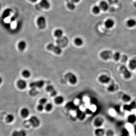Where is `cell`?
Masks as SVG:
<instances>
[{
  "instance_id": "obj_1",
  "label": "cell",
  "mask_w": 136,
  "mask_h": 136,
  "mask_svg": "<svg viewBox=\"0 0 136 136\" xmlns=\"http://www.w3.org/2000/svg\"><path fill=\"white\" fill-rule=\"evenodd\" d=\"M36 24L39 29H44L46 28L47 25L46 18L44 16H40L37 18Z\"/></svg>"
},
{
  "instance_id": "obj_2",
  "label": "cell",
  "mask_w": 136,
  "mask_h": 136,
  "mask_svg": "<svg viewBox=\"0 0 136 136\" xmlns=\"http://www.w3.org/2000/svg\"><path fill=\"white\" fill-rule=\"evenodd\" d=\"M47 49L49 50L52 51L57 54H61L62 52V50L59 46L54 45L53 44H48L47 46Z\"/></svg>"
},
{
  "instance_id": "obj_3",
  "label": "cell",
  "mask_w": 136,
  "mask_h": 136,
  "mask_svg": "<svg viewBox=\"0 0 136 136\" xmlns=\"http://www.w3.org/2000/svg\"><path fill=\"white\" fill-rule=\"evenodd\" d=\"M65 79L68 80V81L72 84L75 85L77 83V78L74 74L72 73L68 72L65 75Z\"/></svg>"
},
{
  "instance_id": "obj_4",
  "label": "cell",
  "mask_w": 136,
  "mask_h": 136,
  "mask_svg": "<svg viewBox=\"0 0 136 136\" xmlns=\"http://www.w3.org/2000/svg\"><path fill=\"white\" fill-rule=\"evenodd\" d=\"M100 56L102 59L107 60L109 59L113 58V54L110 51L105 50L101 52Z\"/></svg>"
},
{
  "instance_id": "obj_5",
  "label": "cell",
  "mask_w": 136,
  "mask_h": 136,
  "mask_svg": "<svg viewBox=\"0 0 136 136\" xmlns=\"http://www.w3.org/2000/svg\"><path fill=\"white\" fill-rule=\"evenodd\" d=\"M45 83V81L43 80H39L31 82L29 84V86L31 88H41L44 86Z\"/></svg>"
},
{
  "instance_id": "obj_6",
  "label": "cell",
  "mask_w": 136,
  "mask_h": 136,
  "mask_svg": "<svg viewBox=\"0 0 136 136\" xmlns=\"http://www.w3.org/2000/svg\"><path fill=\"white\" fill-rule=\"evenodd\" d=\"M28 121L30 124L34 127H38L40 124V121L39 118L35 116H32L29 119Z\"/></svg>"
},
{
  "instance_id": "obj_7",
  "label": "cell",
  "mask_w": 136,
  "mask_h": 136,
  "mask_svg": "<svg viewBox=\"0 0 136 136\" xmlns=\"http://www.w3.org/2000/svg\"><path fill=\"white\" fill-rule=\"evenodd\" d=\"M120 70L125 78L129 79L131 77V73L124 65L121 66L120 67Z\"/></svg>"
},
{
  "instance_id": "obj_8",
  "label": "cell",
  "mask_w": 136,
  "mask_h": 136,
  "mask_svg": "<svg viewBox=\"0 0 136 136\" xmlns=\"http://www.w3.org/2000/svg\"><path fill=\"white\" fill-rule=\"evenodd\" d=\"M39 5L41 8L47 10L50 7V4L48 0H41L39 3Z\"/></svg>"
},
{
  "instance_id": "obj_9",
  "label": "cell",
  "mask_w": 136,
  "mask_h": 136,
  "mask_svg": "<svg viewBox=\"0 0 136 136\" xmlns=\"http://www.w3.org/2000/svg\"><path fill=\"white\" fill-rule=\"evenodd\" d=\"M16 85L18 88L21 90H24L27 87V83L25 80L20 79L17 82Z\"/></svg>"
},
{
  "instance_id": "obj_10",
  "label": "cell",
  "mask_w": 136,
  "mask_h": 136,
  "mask_svg": "<svg viewBox=\"0 0 136 136\" xmlns=\"http://www.w3.org/2000/svg\"><path fill=\"white\" fill-rule=\"evenodd\" d=\"M110 78L106 75H101L98 78L99 81L103 84H107L110 81Z\"/></svg>"
},
{
  "instance_id": "obj_11",
  "label": "cell",
  "mask_w": 136,
  "mask_h": 136,
  "mask_svg": "<svg viewBox=\"0 0 136 136\" xmlns=\"http://www.w3.org/2000/svg\"><path fill=\"white\" fill-rule=\"evenodd\" d=\"M46 90L47 92L50 93V95L52 97H55L57 94V91L55 90L54 87L52 85H48L46 88Z\"/></svg>"
},
{
  "instance_id": "obj_12",
  "label": "cell",
  "mask_w": 136,
  "mask_h": 136,
  "mask_svg": "<svg viewBox=\"0 0 136 136\" xmlns=\"http://www.w3.org/2000/svg\"><path fill=\"white\" fill-rule=\"evenodd\" d=\"M19 50L20 51H23L27 47V43L24 40H22L19 42L18 45Z\"/></svg>"
},
{
  "instance_id": "obj_13",
  "label": "cell",
  "mask_w": 136,
  "mask_h": 136,
  "mask_svg": "<svg viewBox=\"0 0 136 136\" xmlns=\"http://www.w3.org/2000/svg\"><path fill=\"white\" fill-rule=\"evenodd\" d=\"M99 6L101 10H103L104 11H107L109 7V5L107 2L104 0L101 1L100 2Z\"/></svg>"
},
{
  "instance_id": "obj_14",
  "label": "cell",
  "mask_w": 136,
  "mask_h": 136,
  "mask_svg": "<svg viewBox=\"0 0 136 136\" xmlns=\"http://www.w3.org/2000/svg\"><path fill=\"white\" fill-rule=\"evenodd\" d=\"M104 24L106 27L108 29H110L114 26L115 22L111 19H109L105 21Z\"/></svg>"
},
{
  "instance_id": "obj_15",
  "label": "cell",
  "mask_w": 136,
  "mask_h": 136,
  "mask_svg": "<svg viewBox=\"0 0 136 136\" xmlns=\"http://www.w3.org/2000/svg\"><path fill=\"white\" fill-rule=\"evenodd\" d=\"M27 133L25 131H15L12 133V136H26Z\"/></svg>"
},
{
  "instance_id": "obj_16",
  "label": "cell",
  "mask_w": 136,
  "mask_h": 136,
  "mask_svg": "<svg viewBox=\"0 0 136 136\" xmlns=\"http://www.w3.org/2000/svg\"><path fill=\"white\" fill-rule=\"evenodd\" d=\"M29 113V110L27 108H23L20 111V114L23 118H26L28 117Z\"/></svg>"
},
{
  "instance_id": "obj_17",
  "label": "cell",
  "mask_w": 136,
  "mask_h": 136,
  "mask_svg": "<svg viewBox=\"0 0 136 136\" xmlns=\"http://www.w3.org/2000/svg\"><path fill=\"white\" fill-rule=\"evenodd\" d=\"M126 24L129 27H133L136 25V20L133 19H130L127 21Z\"/></svg>"
},
{
  "instance_id": "obj_18",
  "label": "cell",
  "mask_w": 136,
  "mask_h": 136,
  "mask_svg": "<svg viewBox=\"0 0 136 136\" xmlns=\"http://www.w3.org/2000/svg\"><path fill=\"white\" fill-rule=\"evenodd\" d=\"M63 31L61 29H57L54 31V35L58 38H61L63 35Z\"/></svg>"
},
{
  "instance_id": "obj_19",
  "label": "cell",
  "mask_w": 136,
  "mask_h": 136,
  "mask_svg": "<svg viewBox=\"0 0 136 136\" xmlns=\"http://www.w3.org/2000/svg\"><path fill=\"white\" fill-rule=\"evenodd\" d=\"M104 120L103 119L100 117L97 118L94 121V125L97 127L101 126L103 124Z\"/></svg>"
},
{
  "instance_id": "obj_20",
  "label": "cell",
  "mask_w": 136,
  "mask_h": 136,
  "mask_svg": "<svg viewBox=\"0 0 136 136\" xmlns=\"http://www.w3.org/2000/svg\"><path fill=\"white\" fill-rule=\"evenodd\" d=\"M64 101V98L63 97L59 96L55 97L54 101L55 103L57 104H62Z\"/></svg>"
},
{
  "instance_id": "obj_21",
  "label": "cell",
  "mask_w": 136,
  "mask_h": 136,
  "mask_svg": "<svg viewBox=\"0 0 136 136\" xmlns=\"http://www.w3.org/2000/svg\"><path fill=\"white\" fill-rule=\"evenodd\" d=\"M74 43L76 46H80L83 44V41L81 38L79 37H77L75 38L74 41Z\"/></svg>"
},
{
  "instance_id": "obj_22",
  "label": "cell",
  "mask_w": 136,
  "mask_h": 136,
  "mask_svg": "<svg viewBox=\"0 0 136 136\" xmlns=\"http://www.w3.org/2000/svg\"><path fill=\"white\" fill-rule=\"evenodd\" d=\"M22 75L25 78H29L30 77L31 73L29 70L25 69L22 71Z\"/></svg>"
},
{
  "instance_id": "obj_23",
  "label": "cell",
  "mask_w": 136,
  "mask_h": 136,
  "mask_svg": "<svg viewBox=\"0 0 136 136\" xmlns=\"http://www.w3.org/2000/svg\"><path fill=\"white\" fill-rule=\"evenodd\" d=\"M129 67L131 69L134 70L136 68V60L132 59L129 62Z\"/></svg>"
},
{
  "instance_id": "obj_24",
  "label": "cell",
  "mask_w": 136,
  "mask_h": 136,
  "mask_svg": "<svg viewBox=\"0 0 136 136\" xmlns=\"http://www.w3.org/2000/svg\"><path fill=\"white\" fill-rule=\"evenodd\" d=\"M95 134L97 136H103L104 134V131L102 129H97L95 131Z\"/></svg>"
},
{
  "instance_id": "obj_25",
  "label": "cell",
  "mask_w": 136,
  "mask_h": 136,
  "mask_svg": "<svg viewBox=\"0 0 136 136\" xmlns=\"http://www.w3.org/2000/svg\"><path fill=\"white\" fill-rule=\"evenodd\" d=\"M92 10L93 13L95 14H98L100 13L101 9L99 6L95 5L94 7H93Z\"/></svg>"
},
{
  "instance_id": "obj_26",
  "label": "cell",
  "mask_w": 136,
  "mask_h": 136,
  "mask_svg": "<svg viewBox=\"0 0 136 136\" xmlns=\"http://www.w3.org/2000/svg\"><path fill=\"white\" fill-rule=\"evenodd\" d=\"M14 119H15V117L12 114H9L6 117V121L8 123H10L13 121Z\"/></svg>"
},
{
  "instance_id": "obj_27",
  "label": "cell",
  "mask_w": 136,
  "mask_h": 136,
  "mask_svg": "<svg viewBox=\"0 0 136 136\" xmlns=\"http://www.w3.org/2000/svg\"><path fill=\"white\" fill-rule=\"evenodd\" d=\"M67 7L70 10H74L76 7L75 3L72 2L71 0L70 1L68 2L67 4Z\"/></svg>"
},
{
  "instance_id": "obj_28",
  "label": "cell",
  "mask_w": 136,
  "mask_h": 136,
  "mask_svg": "<svg viewBox=\"0 0 136 136\" xmlns=\"http://www.w3.org/2000/svg\"><path fill=\"white\" fill-rule=\"evenodd\" d=\"M122 100L125 102H128L131 99V97L127 94H124L122 97Z\"/></svg>"
},
{
  "instance_id": "obj_29",
  "label": "cell",
  "mask_w": 136,
  "mask_h": 136,
  "mask_svg": "<svg viewBox=\"0 0 136 136\" xmlns=\"http://www.w3.org/2000/svg\"><path fill=\"white\" fill-rule=\"evenodd\" d=\"M108 90L110 92H113L115 91L116 90V86L114 84L110 85L107 88Z\"/></svg>"
},
{
  "instance_id": "obj_30",
  "label": "cell",
  "mask_w": 136,
  "mask_h": 136,
  "mask_svg": "<svg viewBox=\"0 0 136 136\" xmlns=\"http://www.w3.org/2000/svg\"><path fill=\"white\" fill-rule=\"evenodd\" d=\"M136 120V117L133 115H131L128 118V121L130 123H134Z\"/></svg>"
},
{
  "instance_id": "obj_31",
  "label": "cell",
  "mask_w": 136,
  "mask_h": 136,
  "mask_svg": "<svg viewBox=\"0 0 136 136\" xmlns=\"http://www.w3.org/2000/svg\"><path fill=\"white\" fill-rule=\"evenodd\" d=\"M53 104L51 103H49L46 104L45 106L44 107V108L47 111H50L53 109Z\"/></svg>"
},
{
  "instance_id": "obj_32",
  "label": "cell",
  "mask_w": 136,
  "mask_h": 136,
  "mask_svg": "<svg viewBox=\"0 0 136 136\" xmlns=\"http://www.w3.org/2000/svg\"><path fill=\"white\" fill-rule=\"evenodd\" d=\"M38 94V92L35 88H31V90H29V94L31 96H34Z\"/></svg>"
},
{
  "instance_id": "obj_33",
  "label": "cell",
  "mask_w": 136,
  "mask_h": 136,
  "mask_svg": "<svg viewBox=\"0 0 136 136\" xmlns=\"http://www.w3.org/2000/svg\"><path fill=\"white\" fill-rule=\"evenodd\" d=\"M121 54L119 52H116L115 53L113 54V59L115 61H118L119 60L120 58Z\"/></svg>"
},
{
  "instance_id": "obj_34",
  "label": "cell",
  "mask_w": 136,
  "mask_h": 136,
  "mask_svg": "<svg viewBox=\"0 0 136 136\" xmlns=\"http://www.w3.org/2000/svg\"><path fill=\"white\" fill-rule=\"evenodd\" d=\"M47 100L46 98H42L41 99H40L39 101V102L40 104H41L42 105H45V104H46L47 102Z\"/></svg>"
},
{
  "instance_id": "obj_35",
  "label": "cell",
  "mask_w": 136,
  "mask_h": 136,
  "mask_svg": "<svg viewBox=\"0 0 136 136\" xmlns=\"http://www.w3.org/2000/svg\"><path fill=\"white\" fill-rule=\"evenodd\" d=\"M37 109L40 111H42L43 110L44 108V105H42L41 104H39L37 106Z\"/></svg>"
},
{
  "instance_id": "obj_36",
  "label": "cell",
  "mask_w": 136,
  "mask_h": 136,
  "mask_svg": "<svg viewBox=\"0 0 136 136\" xmlns=\"http://www.w3.org/2000/svg\"><path fill=\"white\" fill-rule=\"evenodd\" d=\"M71 0L72 2H73L75 4V3H77L79 2H80L81 0Z\"/></svg>"
},
{
  "instance_id": "obj_37",
  "label": "cell",
  "mask_w": 136,
  "mask_h": 136,
  "mask_svg": "<svg viewBox=\"0 0 136 136\" xmlns=\"http://www.w3.org/2000/svg\"><path fill=\"white\" fill-rule=\"evenodd\" d=\"M28 1H29V2H31V3H36L37 1H38V0H28Z\"/></svg>"
},
{
  "instance_id": "obj_38",
  "label": "cell",
  "mask_w": 136,
  "mask_h": 136,
  "mask_svg": "<svg viewBox=\"0 0 136 136\" xmlns=\"http://www.w3.org/2000/svg\"><path fill=\"white\" fill-rule=\"evenodd\" d=\"M2 78L0 76V85L2 84Z\"/></svg>"
}]
</instances>
